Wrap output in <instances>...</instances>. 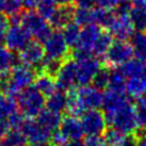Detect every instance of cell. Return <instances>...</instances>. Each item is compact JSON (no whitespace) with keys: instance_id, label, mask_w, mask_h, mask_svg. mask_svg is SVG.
<instances>
[{"instance_id":"1","label":"cell","mask_w":146,"mask_h":146,"mask_svg":"<svg viewBox=\"0 0 146 146\" xmlns=\"http://www.w3.org/2000/svg\"><path fill=\"white\" fill-rule=\"evenodd\" d=\"M68 114L80 116L84 111L98 110L103 104V92L92 84L74 87L66 92Z\"/></svg>"},{"instance_id":"2","label":"cell","mask_w":146,"mask_h":146,"mask_svg":"<svg viewBox=\"0 0 146 146\" xmlns=\"http://www.w3.org/2000/svg\"><path fill=\"white\" fill-rule=\"evenodd\" d=\"M36 71L25 64H16L8 76L2 81V88L5 92L11 97H16L23 89L33 84L36 78Z\"/></svg>"},{"instance_id":"3","label":"cell","mask_w":146,"mask_h":146,"mask_svg":"<svg viewBox=\"0 0 146 146\" xmlns=\"http://www.w3.org/2000/svg\"><path fill=\"white\" fill-rule=\"evenodd\" d=\"M16 97L17 107L25 119L36 117L38 114L44 108L46 97L34 86L23 89Z\"/></svg>"},{"instance_id":"4","label":"cell","mask_w":146,"mask_h":146,"mask_svg":"<svg viewBox=\"0 0 146 146\" xmlns=\"http://www.w3.org/2000/svg\"><path fill=\"white\" fill-rule=\"evenodd\" d=\"M107 125L120 130L125 135H135L137 132V123L135 117L133 104L129 100L115 112L105 115Z\"/></svg>"},{"instance_id":"5","label":"cell","mask_w":146,"mask_h":146,"mask_svg":"<svg viewBox=\"0 0 146 146\" xmlns=\"http://www.w3.org/2000/svg\"><path fill=\"white\" fill-rule=\"evenodd\" d=\"M19 24L30 33L31 36H33L41 43L52 31V27L50 26L48 21L40 16L38 11H34L33 9H27L25 13L19 14Z\"/></svg>"},{"instance_id":"6","label":"cell","mask_w":146,"mask_h":146,"mask_svg":"<svg viewBox=\"0 0 146 146\" xmlns=\"http://www.w3.org/2000/svg\"><path fill=\"white\" fill-rule=\"evenodd\" d=\"M130 7V3H121L115 9L116 11L114 13L112 21L106 29V31L116 40H127L135 31V27L129 17Z\"/></svg>"},{"instance_id":"7","label":"cell","mask_w":146,"mask_h":146,"mask_svg":"<svg viewBox=\"0 0 146 146\" xmlns=\"http://www.w3.org/2000/svg\"><path fill=\"white\" fill-rule=\"evenodd\" d=\"M44 50V59L63 62L70 57V47L67 46L62 32L51 31L48 38L42 42Z\"/></svg>"},{"instance_id":"8","label":"cell","mask_w":146,"mask_h":146,"mask_svg":"<svg viewBox=\"0 0 146 146\" xmlns=\"http://www.w3.org/2000/svg\"><path fill=\"white\" fill-rule=\"evenodd\" d=\"M133 56L130 43L127 40L112 41L107 51L105 52L103 60L108 67H120Z\"/></svg>"},{"instance_id":"9","label":"cell","mask_w":146,"mask_h":146,"mask_svg":"<svg viewBox=\"0 0 146 146\" xmlns=\"http://www.w3.org/2000/svg\"><path fill=\"white\" fill-rule=\"evenodd\" d=\"M103 29L96 24H89L81 27L80 36L76 46L73 48V59L80 58L87 55H92V47L99 36Z\"/></svg>"},{"instance_id":"10","label":"cell","mask_w":146,"mask_h":146,"mask_svg":"<svg viewBox=\"0 0 146 146\" xmlns=\"http://www.w3.org/2000/svg\"><path fill=\"white\" fill-rule=\"evenodd\" d=\"M74 62L76 68V82L79 86L90 84L96 73L102 68L99 58L92 55L75 58Z\"/></svg>"},{"instance_id":"11","label":"cell","mask_w":146,"mask_h":146,"mask_svg":"<svg viewBox=\"0 0 146 146\" xmlns=\"http://www.w3.org/2000/svg\"><path fill=\"white\" fill-rule=\"evenodd\" d=\"M81 124L84 135L87 136H100L104 133L107 127L104 112L99 110H88L81 114Z\"/></svg>"},{"instance_id":"12","label":"cell","mask_w":146,"mask_h":146,"mask_svg":"<svg viewBox=\"0 0 146 146\" xmlns=\"http://www.w3.org/2000/svg\"><path fill=\"white\" fill-rule=\"evenodd\" d=\"M55 82L57 86V89L67 91L74 87H76V68H75V62L72 58H66L59 66L56 75H55Z\"/></svg>"},{"instance_id":"13","label":"cell","mask_w":146,"mask_h":146,"mask_svg":"<svg viewBox=\"0 0 146 146\" xmlns=\"http://www.w3.org/2000/svg\"><path fill=\"white\" fill-rule=\"evenodd\" d=\"M18 58L22 64H25L33 68H40L44 60V50L42 43L38 40H31L19 51Z\"/></svg>"},{"instance_id":"14","label":"cell","mask_w":146,"mask_h":146,"mask_svg":"<svg viewBox=\"0 0 146 146\" xmlns=\"http://www.w3.org/2000/svg\"><path fill=\"white\" fill-rule=\"evenodd\" d=\"M30 41H31L30 33L21 24H13L11 26H9L3 40L6 47L13 52L15 51L19 52Z\"/></svg>"},{"instance_id":"15","label":"cell","mask_w":146,"mask_h":146,"mask_svg":"<svg viewBox=\"0 0 146 146\" xmlns=\"http://www.w3.org/2000/svg\"><path fill=\"white\" fill-rule=\"evenodd\" d=\"M21 130L24 133L27 141L31 144L49 141L51 139V135H52V132L44 129L34 119H25Z\"/></svg>"},{"instance_id":"16","label":"cell","mask_w":146,"mask_h":146,"mask_svg":"<svg viewBox=\"0 0 146 146\" xmlns=\"http://www.w3.org/2000/svg\"><path fill=\"white\" fill-rule=\"evenodd\" d=\"M58 129L67 140H80L84 135L80 119L71 114L62 117Z\"/></svg>"},{"instance_id":"17","label":"cell","mask_w":146,"mask_h":146,"mask_svg":"<svg viewBox=\"0 0 146 146\" xmlns=\"http://www.w3.org/2000/svg\"><path fill=\"white\" fill-rule=\"evenodd\" d=\"M130 99L124 95V92L120 91H114L111 89H107L103 94V104L102 107L104 110V114L108 115L116 110H119L121 106H123Z\"/></svg>"},{"instance_id":"18","label":"cell","mask_w":146,"mask_h":146,"mask_svg":"<svg viewBox=\"0 0 146 146\" xmlns=\"http://www.w3.org/2000/svg\"><path fill=\"white\" fill-rule=\"evenodd\" d=\"M125 92L132 98L146 96V68L137 75L127 79Z\"/></svg>"},{"instance_id":"19","label":"cell","mask_w":146,"mask_h":146,"mask_svg":"<svg viewBox=\"0 0 146 146\" xmlns=\"http://www.w3.org/2000/svg\"><path fill=\"white\" fill-rule=\"evenodd\" d=\"M129 39L135 58L146 62V32L141 30H135Z\"/></svg>"},{"instance_id":"20","label":"cell","mask_w":146,"mask_h":146,"mask_svg":"<svg viewBox=\"0 0 146 146\" xmlns=\"http://www.w3.org/2000/svg\"><path fill=\"white\" fill-rule=\"evenodd\" d=\"M74 8L72 6H58L51 18L48 21L52 29L59 30L72 21Z\"/></svg>"},{"instance_id":"21","label":"cell","mask_w":146,"mask_h":146,"mask_svg":"<svg viewBox=\"0 0 146 146\" xmlns=\"http://www.w3.org/2000/svg\"><path fill=\"white\" fill-rule=\"evenodd\" d=\"M66 105H67L66 92L57 89L55 92H52L50 96L47 97L44 107L51 112L62 114L64 111H66Z\"/></svg>"},{"instance_id":"22","label":"cell","mask_w":146,"mask_h":146,"mask_svg":"<svg viewBox=\"0 0 146 146\" xmlns=\"http://www.w3.org/2000/svg\"><path fill=\"white\" fill-rule=\"evenodd\" d=\"M33 83H34V87L44 97L50 96L52 92H55L57 90L55 78L49 75V74H47V73H44V72H41V71H39V73L36 74V78H35Z\"/></svg>"},{"instance_id":"23","label":"cell","mask_w":146,"mask_h":146,"mask_svg":"<svg viewBox=\"0 0 146 146\" xmlns=\"http://www.w3.org/2000/svg\"><path fill=\"white\" fill-rule=\"evenodd\" d=\"M36 121L44 129H47L50 132H54L59 128V124H60V121H62V116L58 113L51 112V111H49L47 108L46 110L43 108L38 114Z\"/></svg>"},{"instance_id":"24","label":"cell","mask_w":146,"mask_h":146,"mask_svg":"<svg viewBox=\"0 0 146 146\" xmlns=\"http://www.w3.org/2000/svg\"><path fill=\"white\" fill-rule=\"evenodd\" d=\"M16 65L15 54L9 50L6 46L0 44V81H3L11 68Z\"/></svg>"},{"instance_id":"25","label":"cell","mask_w":146,"mask_h":146,"mask_svg":"<svg viewBox=\"0 0 146 146\" xmlns=\"http://www.w3.org/2000/svg\"><path fill=\"white\" fill-rule=\"evenodd\" d=\"M29 141L21 129H9L0 139V146H27Z\"/></svg>"},{"instance_id":"26","label":"cell","mask_w":146,"mask_h":146,"mask_svg":"<svg viewBox=\"0 0 146 146\" xmlns=\"http://www.w3.org/2000/svg\"><path fill=\"white\" fill-rule=\"evenodd\" d=\"M112 41H113V36L106 30L105 31H102L100 34H99V36L97 38L94 47H92V51H91L92 56H95L97 58H99V57L103 58L104 55H105V52L107 51L108 47L111 46Z\"/></svg>"},{"instance_id":"27","label":"cell","mask_w":146,"mask_h":146,"mask_svg":"<svg viewBox=\"0 0 146 146\" xmlns=\"http://www.w3.org/2000/svg\"><path fill=\"white\" fill-rule=\"evenodd\" d=\"M135 107V117L137 123V132L146 130V96L136 98Z\"/></svg>"},{"instance_id":"28","label":"cell","mask_w":146,"mask_h":146,"mask_svg":"<svg viewBox=\"0 0 146 146\" xmlns=\"http://www.w3.org/2000/svg\"><path fill=\"white\" fill-rule=\"evenodd\" d=\"M62 30V34L67 43V46L70 48H74L78 43L79 36H80V32H81V27L75 24L73 21H71L70 23H67L64 27L60 29Z\"/></svg>"},{"instance_id":"29","label":"cell","mask_w":146,"mask_h":146,"mask_svg":"<svg viewBox=\"0 0 146 146\" xmlns=\"http://www.w3.org/2000/svg\"><path fill=\"white\" fill-rule=\"evenodd\" d=\"M125 81H127V78L121 72V70L119 67H113V70H110V79H108L107 89L124 92L125 91Z\"/></svg>"},{"instance_id":"30","label":"cell","mask_w":146,"mask_h":146,"mask_svg":"<svg viewBox=\"0 0 146 146\" xmlns=\"http://www.w3.org/2000/svg\"><path fill=\"white\" fill-rule=\"evenodd\" d=\"M119 68L124 74V76L128 79V78H131L133 75H137L138 73H140L141 71H144L146 68V62L139 60L137 58H131L128 62H125L123 65H121Z\"/></svg>"},{"instance_id":"31","label":"cell","mask_w":146,"mask_h":146,"mask_svg":"<svg viewBox=\"0 0 146 146\" xmlns=\"http://www.w3.org/2000/svg\"><path fill=\"white\" fill-rule=\"evenodd\" d=\"M127 136L128 135H125V133L121 132L120 130L111 127L104 131L103 139H104L106 146H122Z\"/></svg>"},{"instance_id":"32","label":"cell","mask_w":146,"mask_h":146,"mask_svg":"<svg viewBox=\"0 0 146 146\" xmlns=\"http://www.w3.org/2000/svg\"><path fill=\"white\" fill-rule=\"evenodd\" d=\"M129 17L135 30L145 31L146 29V10L139 7H130Z\"/></svg>"},{"instance_id":"33","label":"cell","mask_w":146,"mask_h":146,"mask_svg":"<svg viewBox=\"0 0 146 146\" xmlns=\"http://www.w3.org/2000/svg\"><path fill=\"white\" fill-rule=\"evenodd\" d=\"M17 111V103L15 97H11L7 94L0 95V117L7 119L10 114Z\"/></svg>"},{"instance_id":"34","label":"cell","mask_w":146,"mask_h":146,"mask_svg":"<svg viewBox=\"0 0 146 146\" xmlns=\"http://www.w3.org/2000/svg\"><path fill=\"white\" fill-rule=\"evenodd\" d=\"M72 21L75 24H78L80 27H83V26L89 25V24H94L92 23V11H91V8H82V7L75 8L73 10Z\"/></svg>"},{"instance_id":"35","label":"cell","mask_w":146,"mask_h":146,"mask_svg":"<svg viewBox=\"0 0 146 146\" xmlns=\"http://www.w3.org/2000/svg\"><path fill=\"white\" fill-rule=\"evenodd\" d=\"M57 3L55 2V0H40L36 5V11L40 16H42L44 19L49 21L51 18V16L54 15V13L57 9Z\"/></svg>"},{"instance_id":"36","label":"cell","mask_w":146,"mask_h":146,"mask_svg":"<svg viewBox=\"0 0 146 146\" xmlns=\"http://www.w3.org/2000/svg\"><path fill=\"white\" fill-rule=\"evenodd\" d=\"M108 79H110V70L107 67H104V68H100L96 73V75L94 76L91 83H92L94 87H96L99 90L107 89V87H108Z\"/></svg>"},{"instance_id":"37","label":"cell","mask_w":146,"mask_h":146,"mask_svg":"<svg viewBox=\"0 0 146 146\" xmlns=\"http://www.w3.org/2000/svg\"><path fill=\"white\" fill-rule=\"evenodd\" d=\"M7 121H8V124H9L10 129H21L24 121H25V117L23 116V114L21 112L16 111L7 117Z\"/></svg>"},{"instance_id":"38","label":"cell","mask_w":146,"mask_h":146,"mask_svg":"<svg viewBox=\"0 0 146 146\" xmlns=\"http://www.w3.org/2000/svg\"><path fill=\"white\" fill-rule=\"evenodd\" d=\"M9 18L6 14H3L2 11H0V44L3 42L5 40V36H6V33L9 29Z\"/></svg>"},{"instance_id":"39","label":"cell","mask_w":146,"mask_h":146,"mask_svg":"<svg viewBox=\"0 0 146 146\" xmlns=\"http://www.w3.org/2000/svg\"><path fill=\"white\" fill-rule=\"evenodd\" d=\"M96 5L98 7H102L106 10H111V11H114L120 5V0H95Z\"/></svg>"},{"instance_id":"40","label":"cell","mask_w":146,"mask_h":146,"mask_svg":"<svg viewBox=\"0 0 146 146\" xmlns=\"http://www.w3.org/2000/svg\"><path fill=\"white\" fill-rule=\"evenodd\" d=\"M83 146H106V144L100 136H88L83 141Z\"/></svg>"},{"instance_id":"41","label":"cell","mask_w":146,"mask_h":146,"mask_svg":"<svg viewBox=\"0 0 146 146\" xmlns=\"http://www.w3.org/2000/svg\"><path fill=\"white\" fill-rule=\"evenodd\" d=\"M73 2L78 7H82V8H92L94 5L96 3L95 0H73Z\"/></svg>"},{"instance_id":"42","label":"cell","mask_w":146,"mask_h":146,"mask_svg":"<svg viewBox=\"0 0 146 146\" xmlns=\"http://www.w3.org/2000/svg\"><path fill=\"white\" fill-rule=\"evenodd\" d=\"M9 124H8V121L7 119H1L0 117V139L7 133V131L9 130Z\"/></svg>"},{"instance_id":"43","label":"cell","mask_w":146,"mask_h":146,"mask_svg":"<svg viewBox=\"0 0 146 146\" xmlns=\"http://www.w3.org/2000/svg\"><path fill=\"white\" fill-rule=\"evenodd\" d=\"M137 143V136L136 135H128L122 146H136Z\"/></svg>"},{"instance_id":"44","label":"cell","mask_w":146,"mask_h":146,"mask_svg":"<svg viewBox=\"0 0 146 146\" xmlns=\"http://www.w3.org/2000/svg\"><path fill=\"white\" fill-rule=\"evenodd\" d=\"M39 1L40 0H22V3H23V7H25L26 9H33L36 7Z\"/></svg>"},{"instance_id":"45","label":"cell","mask_w":146,"mask_h":146,"mask_svg":"<svg viewBox=\"0 0 146 146\" xmlns=\"http://www.w3.org/2000/svg\"><path fill=\"white\" fill-rule=\"evenodd\" d=\"M137 143L136 146H146V135L137 133Z\"/></svg>"},{"instance_id":"46","label":"cell","mask_w":146,"mask_h":146,"mask_svg":"<svg viewBox=\"0 0 146 146\" xmlns=\"http://www.w3.org/2000/svg\"><path fill=\"white\" fill-rule=\"evenodd\" d=\"M62 146H83V143L81 140H67Z\"/></svg>"},{"instance_id":"47","label":"cell","mask_w":146,"mask_h":146,"mask_svg":"<svg viewBox=\"0 0 146 146\" xmlns=\"http://www.w3.org/2000/svg\"><path fill=\"white\" fill-rule=\"evenodd\" d=\"M57 6H72L73 0H55Z\"/></svg>"},{"instance_id":"48","label":"cell","mask_w":146,"mask_h":146,"mask_svg":"<svg viewBox=\"0 0 146 146\" xmlns=\"http://www.w3.org/2000/svg\"><path fill=\"white\" fill-rule=\"evenodd\" d=\"M32 146H54L49 141H44V143H38V144H32Z\"/></svg>"},{"instance_id":"49","label":"cell","mask_w":146,"mask_h":146,"mask_svg":"<svg viewBox=\"0 0 146 146\" xmlns=\"http://www.w3.org/2000/svg\"><path fill=\"white\" fill-rule=\"evenodd\" d=\"M5 3H6V0H0V11H2V10H3Z\"/></svg>"},{"instance_id":"50","label":"cell","mask_w":146,"mask_h":146,"mask_svg":"<svg viewBox=\"0 0 146 146\" xmlns=\"http://www.w3.org/2000/svg\"><path fill=\"white\" fill-rule=\"evenodd\" d=\"M130 1H131V0H120L121 3H129Z\"/></svg>"},{"instance_id":"51","label":"cell","mask_w":146,"mask_h":146,"mask_svg":"<svg viewBox=\"0 0 146 146\" xmlns=\"http://www.w3.org/2000/svg\"><path fill=\"white\" fill-rule=\"evenodd\" d=\"M1 89H2V81H0V91H1Z\"/></svg>"},{"instance_id":"52","label":"cell","mask_w":146,"mask_h":146,"mask_svg":"<svg viewBox=\"0 0 146 146\" xmlns=\"http://www.w3.org/2000/svg\"><path fill=\"white\" fill-rule=\"evenodd\" d=\"M144 9H145V10H146V6H145V8H144Z\"/></svg>"},{"instance_id":"53","label":"cell","mask_w":146,"mask_h":146,"mask_svg":"<svg viewBox=\"0 0 146 146\" xmlns=\"http://www.w3.org/2000/svg\"><path fill=\"white\" fill-rule=\"evenodd\" d=\"M145 32H146V29H145Z\"/></svg>"}]
</instances>
